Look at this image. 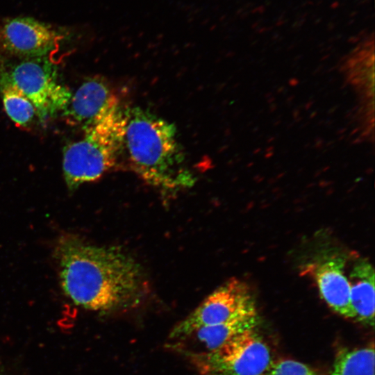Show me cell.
Masks as SVG:
<instances>
[{
    "label": "cell",
    "mask_w": 375,
    "mask_h": 375,
    "mask_svg": "<svg viewBox=\"0 0 375 375\" xmlns=\"http://www.w3.org/2000/svg\"><path fill=\"white\" fill-rule=\"evenodd\" d=\"M55 255L65 294L85 309L101 312L129 309L144 294L140 265L119 248L90 244L66 234L58 240Z\"/></svg>",
    "instance_id": "obj_1"
},
{
    "label": "cell",
    "mask_w": 375,
    "mask_h": 375,
    "mask_svg": "<svg viewBox=\"0 0 375 375\" xmlns=\"http://www.w3.org/2000/svg\"><path fill=\"white\" fill-rule=\"evenodd\" d=\"M122 156L149 184L175 190L191 186L194 177L171 122L140 108H124Z\"/></svg>",
    "instance_id": "obj_2"
},
{
    "label": "cell",
    "mask_w": 375,
    "mask_h": 375,
    "mask_svg": "<svg viewBox=\"0 0 375 375\" xmlns=\"http://www.w3.org/2000/svg\"><path fill=\"white\" fill-rule=\"evenodd\" d=\"M124 108L119 106L85 128L83 136L64 149L62 170L69 192L94 181L122 157Z\"/></svg>",
    "instance_id": "obj_3"
},
{
    "label": "cell",
    "mask_w": 375,
    "mask_h": 375,
    "mask_svg": "<svg viewBox=\"0 0 375 375\" xmlns=\"http://www.w3.org/2000/svg\"><path fill=\"white\" fill-rule=\"evenodd\" d=\"M0 77L16 86L33 103L40 119L64 110L72 96L47 57L0 56Z\"/></svg>",
    "instance_id": "obj_4"
},
{
    "label": "cell",
    "mask_w": 375,
    "mask_h": 375,
    "mask_svg": "<svg viewBox=\"0 0 375 375\" xmlns=\"http://www.w3.org/2000/svg\"><path fill=\"white\" fill-rule=\"evenodd\" d=\"M184 354L199 375H264L273 361L269 347L255 328L215 351Z\"/></svg>",
    "instance_id": "obj_5"
},
{
    "label": "cell",
    "mask_w": 375,
    "mask_h": 375,
    "mask_svg": "<svg viewBox=\"0 0 375 375\" xmlns=\"http://www.w3.org/2000/svg\"><path fill=\"white\" fill-rule=\"evenodd\" d=\"M257 314L255 297L249 285L238 278H231L178 323L169 338L178 342L201 327Z\"/></svg>",
    "instance_id": "obj_6"
},
{
    "label": "cell",
    "mask_w": 375,
    "mask_h": 375,
    "mask_svg": "<svg viewBox=\"0 0 375 375\" xmlns=\"http://www.w3.org/2000/svg\"><path fill=\"white\" fill-rule=\"evenodd\" d=\"M61 35L53 26L26 17L0 19V56L42 58L54 51Z\"/></svg>",
    "instance_id": "obj_7"
},
{
    "label": "cell",
    "mask_w": 375,
    "mask_h": 375,
    "mask_svg": "<svg viewBox=\"0 0 375 375\" xmlns=\"http://www.w3.org/2000/svg\"><path fill=\"white\" fill-rule=\"evenodd\" d=\"M114 88L102 76H95L83 81L72 96L64 110L69 121L83 128L119 106Z\"/></svg>",
    "instance_id": "obj_8"
},
{
    "label": "cell",
    "mask_w": 375,
    "mask_h": 375,
    "mask_svg": "<svg viewBox=\"0 0 375 375\" xmlns=\"http://www.w3.org/2000/svg\"><path fill=\"white\" fill-rule=\"evenodd\" d=\"M344 265V258L333 256L316 265L312 274L320 295L328 306L338 314L353 319Z\"/></svg>",
    "instance_id": "obj_9"
},
{
    "label": "cell",
    "mask_w": 375,
    "mask_h": 375,
    "mask_svg": "<svg viewBox=\"0 0 375 375\" xmlns=\"http://www.w3.org/2000/svg\"><path fill=\"white\" fill-rule=\"evenodd\" d=\"M258 315L235 319L222 324L201 327L185 338L175 342L174 349L181 353H200L215 351L244 331L254 329L258 324Z\"/></svg>",
    "instance_id": "obj_10"
},
{
    "label": "cell",
    "mask_w": 375,
    "mask_h": 375,
    "mask_svg": "<svg viewBox=\"0 0 375 375\" xmlns=\"http://www.w3.org/2000/svg\"><path fill=\"white\" fill-rule=\"evenodd\" d=\"M350 304L356 321L373 326L374 324V269L362 258L355 262L349 276Z\"/></svg>",
    "instance_id": "obj_11"
},
{
    "label": "cell",
    "mask_w": 375,
    "mask_h": 375,
    "mask_svg": "<svg viewBox=\"0 0 375 375\" xmlns=\"http://www.w3.org/2000/svg\"><path fill=\"white\" fill-rule=\"evenodd\" d=\"M0 94L6 113L17 126H29L38 117L33 103L16 86L1 77Z\"/></svg>",
    "instance_id": "obj_12"
},
{
    "label": "cell",
    "mask_w": 375,
    "mask_h": 375,
    "mask_svg": "<svg viewBox=\"0 0 375 375\" xmlns=\"http://www.w3.org/2000/svg\"><path fill=\"white\" fill-rule=\"evenodd\" d=\"M374 343L362 348L340 351L335 360L331 375H374Z\"/></svg>",
    "instance_id": "obj_13"
},
{
    "label": "cell",
    "mask_w": 375,
    "mask_h": 375,
    "mask_svg": "<svg viewBox=\"0 0 375 375\" xmlns=\"http://www.w3.org/2000/svg\"><path fill=\"white\" fill-rule=\"evenodd\" d=\"M264 375H320L310 366L294 360H273Z\"/></svg>",
    "instance_id": "obj_14"
},
{
    "label": "cell",
    "mask_w": 375,
    "mask_h": 375,
    "mask_svg": "<svg viewBox=\"0 0 375 375\" xmlns=\"http://www.w3.org/2000/svg\"><path fill=\"white\" fill-rule=\"evenodd\" d=\"M357 62H357L356 58H351L347 60V63L346 64V65L347 66L348 68H353L356 65Z\"/></svg>",
    "instance_id": "obj_15"
},
{
    "label": "cell",
    "mask_w": 375,
    "mask_h": 375,
    "mask_svg": "<svg viewBox=\"0 0 375 375\" xmlns=\"http://www.w3.org/2000/svg\"><path fill=\"white\" fill-rule=\"evenodd\" d=\"M289 84L290 85L293 86V87L296 86L299 84V80L295 78H292L290 79Z\"/></svg>",
    "instance_id": "obj_16"
},
{
    "label": "cell",
    "mask_w": 375,
    "mask_h": 375,
    "mask_svg": "<svg viewBox=\"0 0 375 375\" xmlns=\"http://www.w3.org/2000/svg\"><path fill=\"white\" fill-rule=\"evenodd\" d=\"M351 81V83L353 85H358V84L361 83V82L362 81V78H352Z\"/></svg>",
    "instance_id": "obj_17"
},
{
    "label": "cell",
    "mask_w": 375,
    "mask_h": 375,
    "mask_svg": "<svg viewBox=\"0 0 375 375\" xmlns=\"http://www.w3.org/2000/svg\"><path fill=\"white\" fill-rule=\"evenodd\" d=\"M367 53H368V51L366 49L361 50V51L357 52V56H359V57L364 56Z\"/></svg>",
    "instance_id": "obj_18"
},
{
    "label": "cell",
    "mask_w": 375,
    "mask_h": 375,
    "mask_svg": "<svg viewBox=\"0 0 375 375\" xmlns=\"http://www.w3.org/2000/svg\"><path fill=\"white\" fill-rule=\"evenodd\" d=\"M370 131H370V128H367V130L364 131L361 133L360 138H361V137H364V136H365V137L368 136V135H369V133H370Z\"/></svg>",
    "instance_id": "obj_19"
},
{
    "label": "cell",
    "mask_w": 375,
    "mask_h": 375,
    "mask_svg": "<svg viewBox=\"0 0 375 375\" xmlns=\"http://www.w3.org/2000/svg\"><path fill=\"white\" fill-rule=\"evenodd\" d=\"M363 141L362 139H361L360 137L356 138L354 140H353L352 144H357L359 143H361Z\"/></svg>",
    "instance_id": "obj_20"
},
{
    "label": "cell",
    "mask_w": 375,
    "mask_h": 375,
    "mask_svg": "<svg viewBox=\"0 0 375 375\" xmlns=\"http://www.w3.org/2000/svg\"><path fill=\"white\" fill-rule=\"evenodd\" d=\"M292 113H293V117L294 119H295L299 117L300 112L298 109H295L293 110Z\"/></svg>",
    "instance_id": "obj_21"
},
{
    "label": "cell",
    "mask_w": 375,
    "mask_h": 375,
    "mask_svg": "<svg viewBox=\"0 0 375 375\" xmlns=\"http://www.w3.org/2000/svg\"><path fill=\"white\" fill-rule=\"evenodd\" d=\"M348 69L347 66L346 65H342L340 68L339 71L344 72Z\"/></svg>",
    "instance_id": "obj_22"
},
{
    "label": "cell",
    "mask_w": 375,
    "mask_h": 375,
    "mask_svg": "<svg viewBox=\"0 0 375 375\" xmlns=\"http://www.w3.org/2000/svg\"><path fill=\"white\" fill-rule=\"evenodd\" d=\"M312 104H313V101H309V102H308V103L306 104V106H305L306 110L309 109V108L312 106Z\"/></svg>",
    "instance_id": "obj_23"
},
{
    "label": "cell",
    "mask_w": 375,
    "mask_h": 375,
    "mask_svg": "<svg viewBox=\"0 0 375 375\" xmlns=\"http://www.w3.org/2000/svg\"><path fill=\"white\" fill-rule=\"evenodd\" d=\"M276 109V105L275 103H273L269 107V110L271 112H274Z\"/></svg>",
    "instance_id": "obj_24"
},
{
    "label": "cell",
    "mask_w": 375,
    "mask_h": 375,
    "mask_svg": "<svg viewBox=\"0 0 375 375\" xmlns=\"http://www.w3.org/2000/svg\"><path fill=\"white\" fill-rule=\"evenodd\" d=\"M360 130V128H356L355 129H353L351 133H350V135H354L356 133H357L358 131Z\"/></svg>",
    "instance_id": "obj_25"
},
{
    "label": "cell",
    "mask_w": 375,
    "mask_h": 375,
    "mask_svg": "<svg viewBox=\"0 0 375 375\" xmlns=\"http://www.w3.org/2000/svg\"><path fill=\"white\" fill-rule=\"evenodd\" d=\"M347 130V128H341L338 132L337 134H342Z\"/></svg>",
    "instance_id": "obj_26"
},
{
    "label": "cell",
    "mask_w": 375,
    "mask_h": 375,
    "mask_svg": "<svg viewBox=\"0 0 375 375\" xmlns=\"http://www.w3.org/2000/svg\"><path fill=\"white\" fill-rule=\"evenodd\" d=\"M274 100H275V98L274 97H271L268 98L267 102L271 103H273Z\"/></svg>",
    "instance_id": "obj_27"
},
{
    "label": "cell",
    "mask_w": 375,
    "mask_h": 375,
    "mask_svg": "<svg viewBox=\"0 0 375 375\" xmlns=\"http://www.w3.org/2000/svg\"><path fill=\"white\" fill-rule=\"evenodd\" d=\"M316 115H317V112H316V111L312 112L311 113V115H310V119H312V118H314Z\"/></svg>",
    "instance_id": "obj_28"
},
{
    "label": "cell",
    "mask_w": 375,
    "mask_h": 375,
    "mask_svg": "<svg viewBox=\"0 0 375 375\" xmlns=\"http://www.w3.org/2000/svg\"><path fill=\"white\" fill-rule=\"evenodd\" d=\"M274 149V147H269L266 149V152H270V151H272Z\"/></svg>",
    "instance_id": "obj_29"
},
{
    "label": "cell",
    "mask_w": 375,
    "mask_h": 375,
    "mask_svg": "<svg viewBox=\"0 0 375 375\" xmlns=\"http://www.w3.org/2000/svg\"><path fill=\"white\" fill-rule=\"evenodd\" d=\"M267 153L265 155V157H271L273 155V151L267 152Z\"/></svg>",
    "instance_id": "obj_30"
},
{
    "label": "cell",
    "mask_w": 375,
    "mask_h": 375,
    "mask_svg": "<svg viewBox=\"0 0 375 375\" xmlns=\"http://www.w3.org/2000/svg\"><path fill=\"white\" fill-rule=\"evenodd\" d=\"M294 95L289 97V98H288V99H287V101L288 102H291V101L294 99Z\"/></svg>",
    "instance_id": "obj_31"
},
{
    "label": "cell",
    "mask_w": 375,
    "mask_h": 375,
    "mask_svg": "<svg viewBox=\"0 0 375 375\" xmlns=\"http://www.w3.org/2000/svg\"><path fill=\"white\" fill-rule=\"evenodd\" d=\"M260 150H261L260 148H257L253 151V153L254 154L258 153H259L260 151Z\"/></svg>",
    "instance_id": "obj_32"
},
{
    "label": "cell",
    "mask_w": 375,
    "mask_h": 375,
    "mask_svg": "<svg viewBox=\"0 0 375 375\" xmlns=\"http://www.w3.org/2000/svg\"><path fill=\"white\" fill-rule=\"evenodd\" d=\"M274 139H275V138L272 136V138H269L267 140V142L268 143L272 142Z\"/></svg>",
    "instance_id": "obj_33"
},
{
    "label": "cell",
    "mask_w": 375,
    "mask_h": 375,
    "mask_svg": "<svg viewBox=\"0 0 375 375\" xmlns=\"http://www.w3.org/2000/svg\"><path fill=\"white\" fill-rule=\"evenodd\" d=\"M283 89H284V87H283V86H281V88H279L278 89V93L282 92L283 90Z\"/></svg>",
    "instance_id": "obj_34"
},
{
    "label": "cell",
    "mask_w": 375,
    "mask_h": 375,
    "mask_svg": "<svg viewBox=\"0 0 375 375\" xmlns=\"http://www.w3.org/2000/svg\"><path fill=\"white\" fill-rule=\"evenodd\" d=\"M272 95V94L271 92H268L267 94H265V97L268 99V98L271 97Z\"/></svg>",
    "instance_id": "obj_35"
},
{
    "label": "cell",
    "mask_w": 375,
    "mask_h": 375,
    "mask_svg": "<svg viewBox=\"0 0 375 375\" xmlns=\"http://www.w3.org/2000/svg\"><path fill=\"white\" fill-rule=\"evenodd\" d=\"M336 108V106L334 107V108H331L330 110L328 111V113H330V112H331V113L333 112L337 109V108Z\"/></svg>",
    "instance_id": "obj_36"
},
{
    "label": "cell",
    "mask_w": 375,
    "mask_h": 375,
    "mask_svg": "<svg viewBox=\"0 0 375 375\" xmlns=\"http://www.w3.org/2000/svg\"><path fill=\"white\" fill-rule=\"evenodd\" d=\"M301 119H302V117H299L295 118L294 119H295V122H300V121L301 120Z\"/></svg>",
    "instance_id": "obj_37"
},
{
    "label": "cell",
    "mask_w": 375,
    "mask_h": 375,
    "mask_svg": "<svg viewBox=\"0 0 375 375\" xmlns=\"http://www.w3.org/2000/svg\"><path fill=\"white\" fill-rule=\"evenodd\" d=\"M344 135H341V136L340 137V138H339V140H341L344 139Z\"/></svg>",
    "instance_id": "obj_38"
},
{
    "label": "cell",
    "mask_w": 375,
    "mask_h": 375,
    "mask_svg": "<svg viewBox=\"0 0 375 375\" xmlns=\"http://www.w3.org/2000/svg\"><path fill=\"white\" fill-rule=\"evenodd\" d=\"M333 142H334L333 141H330L326 145L329 146L330 144H333Z\"/></svg>",
    "instance_id": "obj_39"
},
{
    "label": "cell",
    "mask_w": 375,
    "mask_h": 375,
    "mask_svg": "<svg viewBox=\"0 0 375 375\" xmlns=\"http://www.w3.org/2000/svg\"><path fill=\"white\" fill-rule=\"evenodd\" d=\"M280 123H281V121L278 120L276 123L274 124V126H277V125H278V124H280Z\"/></svg>",
    "instance_id": "obj_40"
}]
</instances>
